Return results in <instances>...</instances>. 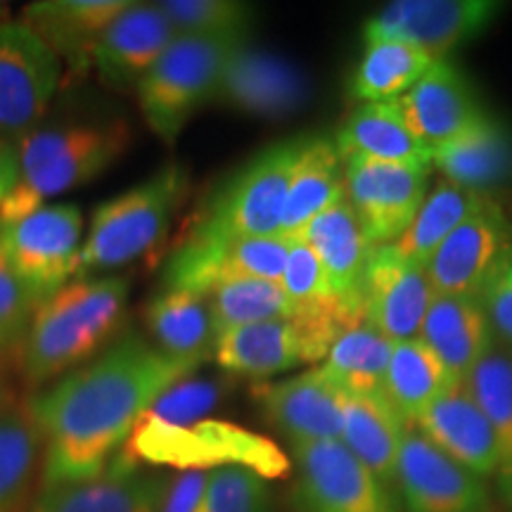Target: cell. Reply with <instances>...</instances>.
Here are the masks:
<instances>
[{
    "instance_id": "ee69618b",
    "label": "cell",
    "mask_w": 512,
    "mask_h": 512,
    "mask_svg": "<svg viewBox=\"0 0 512 512\" xmlns=\"http://www.w3.org/2000/svg\"><path fill=\"white\" fill-rule=\"evenodd\" d=\"M482 302L496 339L512 349V249L501 271L496 273V278L486 287Z\"/></svg>"
},
{
    "instance_id": "bcb514c9",
    "label": "cell",
    "mask_w": 512,
    "mask_h": 512,
    "mask_svg": "<svg viewBox=\"0 0 512 512\" xmlns=\"http://www.w3.org/2000/svg\"><path fill=\"white\" fill-rule=\"evenodd\" d=\"M17 181V145L0 136V207Z\"/></svg>"
},
{
    "instance_id": "7bdbcfd3",
    "label": "cell",
    "mask_w": 512,
    "mask_h": 512,
    "mask_svg": "<svg viewBox=\"0 0 512 512\" xmlns=\"http://www.w3.org/2000/svg\"><path fill=\"white\" fill-rule=\"evenodd\" d=\"M219 399V389L216 384L209 382H188V384H176L171 392H166L155 406L150 408V413H155L159 420L171 422V425H188L190 420L200 418L202 413H207Z\"/></svg>"
},
{
    "instance_id": "9a60e30c",
    "label": "cell",
    "mask_w": 512,
    "mask_h": 512,
    "mask_svg": "<svg viewBox=\"0 0 512 512\" xmlns=\"http://www.w3.org/2000/svg\"><path fill=\"white\" fill-rule=\"evenodd\" d=\"M396 491L408 512H489L486 479L448 458L415 427L403 434Z\"/></svg>"
},
{
    "instance_id": "8992f818",
    "label": "cell",
    "mask_w": 512,
    "mask_h": 512,
    "mask_svg": "<svg viewBox=\"0 0 512 512\" xmlns=\"http://www.w3.org/2000/svg\"><path fill=\"white\" fill-rule=\"evenodd\" d=\"M188 195V171L166 164L136 188L100 204L79 254V275L124 266L155 249Z\"/></svg>"
},
{
    "instance_id": "52a82bcc",
    "label": "cell",
    "mask_w": 512,
    "mask_h": 512,
    "mask_svg": "<svg viewBox=\"0 0 512 512\" xmlns=\"http://www.w3.org/2000/svg\"><path fill=\"white\" fill-rule=\"evenodd\" d=\"M304 138V136H302ZM302 138L259 152L200 211L185 238L242 240L280 235L285 197Z\"/></svg>"
},
{
    "instance_id": "e0dca14e",
    "label": "cell",
    "mask_w": 512,
    "mask_h": 512,
    "mask_svg": "<svg viewBox=\"0 0 512 512\" xmlns=\"http://www.w3.org/2000/svg\"><path fill=\"white\" fill-rule=\"evenodd\" d=\"M342 396V389L320 368L254 389L266 420L290 444L342 439Z\"/></svg>"
},
{
    "instance_id": "ffe728a7",
    "label": "cell",
    "mask_w": 512,
    "mask_h": 512,
    "mask_svg": "<svg viewBox=\"0 0 512 512\" xmlns=\"http://www.w3.org/2000/svg\"><path fill=\"white\" fill-rule=\"evenodd\" d=\"M306 100L309 81L294 64L247 43L228 62L214 98L256 117H285L304 107Z\"/></svg>"
},
{
    "instance_id": "f35d334b",
    "label": "cell",
    "mask_w": 512,
    "mask_h": 512,
    "mask_svg": "<svg viewBox=\"0 0 512 512\" xmlns=\"http://www.w3.org/2000/svg\"><path fill=\"white\" fill-rule=\"evenodd\" d=\"M195 512H271V494L264 477L247 467H214Z\"/></svg>"
},
{
    "instance_id": "c3c4849f",
    "label": "cell",
    "mask_w": 512,
    "mask_h": 512,
    "mask_svg": "<svg viewBox=\"0 0 512 512\" xmlns=\"http://www.w3.org/2000/svg\"><path fill=\"white\" fill-rule=\"evenodd\" d=\"M0 349H3V347H0Z\"/></svg>"
},
{
    "instance_id": "836d02e7",
    "label": "cell",
    "mask_w": 512,
    "mask_h": 512,
    "mask_svg": "<svg viewBox=\"0 0 512 512\" xmlns=\"http://www.w3.org/2000/svg\"><path fill=\"white\" fill-rule=\"evenodd\" d=\"M451 382L444 363L420 337L394 344L384 375V396L408 425L413 427Z\"/></svg>"
},
{
    "instance_id": "484cf974",
    "label": "cell",
    "mask_w": 512,
    "mask_h": 512,
    "mask_svg": "<svg viewBox=\"0 0 512 512\" xmlns=\"http://www.w3.org/2000/svg\"><path fill=\"white\" fill-rule=\"evenodd\" d=\"M332 140L342 162L366 159V162L432 166V150L420 143L396 102H363L339 126Z\"/></svg>"
},
{
    "instance_id": "2e32d148",
    "label": "cell",
    "mask_w": 512,
    "mask_h": 512,
    "mask_svg": "<svg viewBox=\"0 0 512 512\" xmlns=\"http://www.w3.org/2000/svg\"><path fill=\"white\" fill-rule=\"evenodd\" d=\"M358 294L368 323L394 344L420 337L434 299L427 268L403 259L392 245L373 249Z\"/></svg>"
},
{
    "instance_id": "6da1fadb",
    "label": "cell",
    "mask_w": 512,
    "mask_h": 512,
    "mask_svg": "<svg viewBox=\"0 0 512 512\" xmlns=\"http://www.w3.org/2000/svg\"><path fill=\"white\" fill-rule=\"evenodd\" d=\"M195 368L145 339L126 337L34 396L27 406L46 446V486L100 477L140 415Z\"/></svg>"
},
{
    "instance_id": "d6a6232c",
    "label": "cell",
    "mask_w": 512,
    "mask_h": 512,
    "mask_svg": "<svg viewBox=\"0 0 512 512\" xmlns=\"http://www.w3.org/2000/svg\"><path fill=\"white\" fill-rule=\"evenodd\" d=\"M486 200H491V197L460 188V185L444 178L427 192L413 223L399 240L392 242V247L403 259L427 268L434 252L444 245L448 235L460 223L470 219L477 209H482Z\"/></svg>"
},
{
    "instance_id": "5b68a950",
    "label": "cell",
    "mask_w": 512,
    "mask_h": 512,
    "mask_svg": "<svg viewBox=\"0 0 512 512\" xmlns=\"http://www.w3.org/2000/svg\"><path fill=\"white\" fill-rule=\"evenodd\" d=\"M128 465L138 460L171 467H226L238 465L259 477H285L290 460L271 441L238 425L202 420L195 425H171L155 413H143L131 437L117 453Z\"/></svg>"
},
{
    "instance_id": "d590c367",
    "label": "cell",
    "mask_w": 512,
    "mask_h": 512,
    "mask_svg": "<svg viewBox=\"0 0 512 512\" xmlns=\"http://www.w3.org/2000/svg\"><path fill=\"white\" fill-rule=\"evenodd\" d=\"M432 62L425 50L403 41H366V53L356 67L351 93L361 102H394L411 91Z\"/></svg>"
},
{
    "instance_id": "7c38bea8",
    "label": "cell",
    "mask_w": 512,
    "mask_h": 512,
    "mask_svg": "<svg viewBox=\"0 0 512 512\" xmlns=\"http://www.w3.org/2000/svg\"><path fill=\"white\" fill-rule=\"evenodd\" d=\"M512 249V226L501 204L486 200L448 235L427 264L434 294L482 299Z\"/></svg>"
},
{
    "instance_id": "f6af8a7d",
    "label": "cell",
    "mask_w": 512,
    "mask_h": 512,
    "mask_svg": "<svg viewBox=\"0 0 512 512\" xmlns=\"http://www.w3.org/2000/svg\"><path fill=\"white\" fill-rule=\"evenodd\" d=\"M209 472L190 470L166 486V494L159 512H195L207 484Z\"/></svg>"
},
{
    "instance_id": "3957f363",
    "label": "cell",
    "mask_w": 512,
    "mask_h": 512,
    "mask_svg": "<svg viewBox=\"0 0 512 512\" xmlns=\"http://www.w3.org/2000/svg\"><path fill=\"white\" fill-rule=\"evenodd\" d=\"M131 143L124 121L34 128L19 138L17 181L0 207V228L17 223L46 200L105 174Z\"/></svg>"
},
{
    "instance_id": "f546056e",
    "label": "cell",
    "mask_w": 512,
    "mask_h": 512,
    "mask_svg": "<svg viewBox=\"0 0 512 512\" xmlns=\"http://www.w3.org/2000/svg\"><path fill=\"white\" fill-rule=\"evenodd\" d=\"M214 361L230 375L264 380L302 366L306 356L294 323L283 318L245 325L216 337Z\"/></svg>"
},
{
    "instance_id": "1f68e13d",
    "label": "cell",
    "mask_w": 512,
    "mask_h": 512,
    "mask_svg": "<svg viewBox=\"0 0 512 512\" xmlns=\"http://www.w3.org/2000/svg\"><path fill=\"white\" fill-rule=\"evenodd\" d=\"M465 384L494 432L498 494L512 510V349L496 339Z\"/></svg>"
},
{
    "instance_id": "ab89813d",
    "label": "cell",
    "mask_w": 512,
    "mask_h": 512,
    "mask_svg": "<svg viewBox=\"0 0 512 512\" xmlns=\"http://www.w3.org/2000/svg\"><path fill=\"white\" fill-rule=\"evenodd\" d=\"M159 10L169 17L178 36L247 34L252 10L235 0H164Z\"/></svg>"
},
{
    "instance_id": "30bf717a",
    "label": "cell",
    "mask_w": 512,
    "mask_h": 512,
    "mask_svg": "<svg viewBox=\"0 0 512 512\" xmlns=\"http://www.w3.org/2000/svg\"><path fill=\"white\" fill-rule=\"evenodd\" d=\"M290 238L242 240H195L183 238L164 268V290H185L204 294L230 280H283Z\"/></svg>"
},
{
    "instance_id": "ba28073f",
    "label": "cell",
    "mask_w": 512,
    "mask_h": 512,
    "mask_svg": "<svg viewBox=\"0 0 512 512\" xmlns=\"http://www.w3.org/2000/svg\"><path fill=\"white\" fill-rule=\"evenodd\" d=\"M297 512H401L399 496L342 441L292 444Z\"/></svg>"
},
{
    "instance_id": "603a6c76",
    "label": "cell",
    "mask_w": 512,
    "mask_h": 512,
    "mask_svg": "<svg viewBox=\"0 0 512 512\" xmlns=\"http://www.w3.org/2000/svg\"><path fill=\"white\" fill-rule=\"evenodd\" d=\"M432 169L460 188L491 197L512 183V131L484 112L451 143L432 152Z\"/></svg>"
},
{
    "instance_id": "60d3db41",
    "label": "cell",
    "mask_w": 512,
    "mask_h": 512,
    "mask_svg": "<svg viewBox=\"0 0 512 512\" xmlns=\"http://www.w3.org/2000/svg\"><path fill=\"white\" fill-rule=\"evenodd\" d=\"M280 285L290 297L294 311L320 309V306H328L339 299L332 292L330 280L316 252L302 238L290 240V254H287Z\"/></svg>"
},
{
    "instance_id": "e575fe53",
    "label": "cell",
    "mask_w": 512,
    "mask_h": 512,
    "mask_svg": "<svg viewBox=\"0 0 512 512\" xmlns=\"http://www.w3.org/2000/svg\"><path fill=\"white\" fill-rule=\"evenodd\" d=\"M392 349L394 342H389L363 318L335 339L318 368L344 394H380L384 392V375Z\"/></svg>"
},
{
    "instance_id": "ac0fdd59",
    "label": "cell",
    "mask_w": 512,
    "mask_h": 512,
    "mask_svg": "<svg viewBox=\"0 0 512 512\" xmlns=\"http://www.w3.org/2000/svg\"><path fill=\"white\" fill-rule=\"evenodd\" d=\"M176 38V27L157 3H131L100 36L93 69L107 86L136 88Z\"/></svg>"
},
{
    "instance_id": "f1b7e54d",
    "label": "cell",
    "mask_w": 512,
    "mask_h": 512,
    "mask_svg": "<svg viewBox=\"0 0 512 512\" xmlns=\"http://www.w3.org/2000/svg\"><path fill=\"white\" fill-rule=\"evenodd\" d=\"M344 197V162L330 136H304L287 188L280 235L299 238L320 211Z\"/></svg>"
},
{
    "instance_id": "83f0119b",
    "label": "cell",
    "mask_w": 512,
    "mask_h": 512,
    "mask_svg": "<svg viewBox=\"0 0 512 512\" xmlns=\"http://www.w3.org/2000/svg\"><path fill=\"white\" fill-rule=\"evenodd\" d=\"M408 422L380 394L342 396V444L368 467L373 475L396 491V460Z\"/></svg>"
},
{
    "instance_id": "5bb4252c",
    "label": "cell",
    "mask_w": 512,
    "mask_h": 512,
    "mask_svg": "<svg viewBox=\"0 0 512 512\" xmlns=\"http://www.w3.org/2000/svg\"><path fill=\"white\" fill-rule=\"evenodd\" d=\"M60 57L24 22H0V133L27 136L60 83Z\"/></svg>"
},
{
    "instance_id": "7402d4cb",
    "label": "cell",
    "mask_w": 512,
    "mask_h": 512,
    "mask_svg": "<svg viewBox=\"0 0 512 512\" xmlns=\"http://www.w3.org/2000/svg\"><path fill=\"white\" fill-rule=\"evenodd\" d=\"M128 5L126 0H46L27 5L24 24L64 57L72 72H86L100 36Z\"/></svg>"
},
{
    "instance_id": "d4e9b609",
    "label": "cell",
    "mask_w": 512,
    "mask_h": 512,
    "mask_svg": "<svg viewBox=\"0 0 512 512\" xmlns=\"http://www.w3.org/2000/svg\"><path fill=\"white\" fill-rule=\"evenodd\" d=\"M169 482L112 460L100 477L46 486L34 512H159Z\"/></svg>"
},
{
    "instance_id": "d6986e66",
    "label": "cell",
    "mask_w": 512,
    "mask_h": 512,
    "mask_svg": "<svg viewBox=\"0 0 512 512\" xmlns=\"http://www.w3.org/2000/svg\"><path fill=\"white\" fill-rule=\"evenodd\" d=\"M394 102L420 143L432 152L484 114L465 74L448 60H434L411 91Z\"/></svg>"
},
{
    "instance_id": "9c48e42d",
    "label": "cell",
    "mask_w": 512,
    "mask_h": 512,
    "mask_svg": "<svg viewBox=\"0 0 512 512\" xmlns=\"http://www.w3.org/2000/svg\"><path fill=\"white\" fill-rule=\"evenodd\" d=\"M81 230V209L74 204H46L0 228L5 259L38 302L79 275Z\"/></svg>"
},
{
    "instance_id": "b9f144b4",
    "label": "cell",
    "mask_w": 512,
    "mask_h": 512,
    "mask_svg": "<svg viewBox=\"0 0 512 512\" xmlns=\"http://www.w3.org/2000/svg\"><path fill=\"white\" fill-rule=\"evenodd\" d=\"M38 304L41 302L17 278V273L5 259L3 249H0V347H15L27 339Z\"/></svg>"
},
{
    "instance_id": "7dc6e473",
    "label": "cell",
    "mask_w": 512,
    "mask_h": 512,
    "mask_svg": "<svg viewBox=\"0 0 512 512\" xmlns=\"http://www.w3.org/2000/svg\"><path fill=\"white\" fill-rule=\"evenodd\" d=\"M5 15H8V10H5V5H0V22H5Z\"/></svg>"
},
{
    "instance_id": "277c9868",
    "label": "cell",
    "mask_w": 512,
    "mask_h": 512,
    "mask_svg": "<svg viewBox=\"0 0 512 512\" xmlns=\"http://www.w3.org/2000/svg\"><path fill=\"white\" fill-rule=\"evenodd\" d=\"M247 34L178 36L136 86L140 114L157 138L174 145L188 121L214 102L221 76Z\"/></svg>"
},
{
    "instance_id": "8fae6325",
    "label": "cell",
    "mask_w": 512,
    "mask_h": 512,
    "mask_svg": "<svg viewBox=\"0 0 512 512\" xmlns=\"http://www.w3.org/2000/svg\"><path fill=\"white\" fill-rule=\"evenodd\" d=\"M432 166L344 162V197L375 247L392 245L411 226L430 192Z\"/></svg>"
},
{
    "instance_id": "8d00e7d4",
    "label": "cell",
    "mask_w": 512,
    "mask_h": 512,
    "mask_svg": "<svg viewBox=\"0 0 512 512\" xmlns=\"http://www.w3.org/2000/svg\"><path fill=\"white\" fill-rule=\"evenodd\" d=\"M43 434L29 406L0 408V512H17L34 486Z\"/></svg>"
},
{
    "instance_id": "7a4b0ae2",
    "label": "cell",
    "mask_w": 512,
    "mask_h": 512,
    "mask_svg": "<svg viewBox=\"0 0 512 512\" xmlns=\"http://www.w3.org/2000/svg\"><path fill=\"white\" fill-rule=\"evenodd\" d=\"M126 278H79L38 304L24 339V375L31 387L60 377L98 354L119 330Z\"/></svg>"
},
{
    "instance_id": "4316f807",
    "label": "cell",
    "mask_w": 512,
    "mask_h": 512,
    "mask_svg": "<svg viewBox=\"0 0 512 512\" xmlns=\"http://www.w3.org/2000/svg\"><path fill=\"white\" fill-rule=\"evenodd\" d=\"M299 238L316 252L332 292L347 302H361L358 290L375 245L358 223L347 197L320 211Z\"/></svg>"
},
{
    "instance_id": "4dcf8cb0",
    "label": "cell",
    "mask_w": 512,
    "mask_h": 512,
    "mask_svg": "<svg viewBox=\"0 0 512 512\" xmlns=\"http://www.w3.org/2000/svg\"><path fill=\"white\" fill-rule=\"evenodd\" d=\"M145 323L164 354L202 366L214 356L216 330L204 294L185 290L159 292L145 309Z\"/></svg>"
},
{
    "instance_id": "74e56055",
    "label": "cell",
    "mask_w": 512,
    "mask_h": 512,
    "mask_svg": "<svg viewBox=\"0 0 512 512\" xmlns=\"http://www.w3.org/2000/svg\"><path fill=\"white\" fill-rule=\"evenodd\" d=\"M216 337L245 325L292 318L294 306L283 285L271 280H230L207 294Z\"/></svg>"
},
{
    "instance_id": "4fadbf2b",
    "label": "cell",
    "mask_w": 512,
    "mask_h": 512,
    "mask_svg": "<svg viewBox=\"0 0 512 512\" xmlns=\"http://www.w3.org/2000/svg\"><path fill=\"white\" fill-rule=\"evenodd\" d=\"M501 10L489 0H396L370 19L363 29L366 41H403L425 50L432 60H446L494 22Z\"/></svg>"
},
{
    "instance_id": "44dd1931",
    "label": "cell",
    "mask_w": 512,
    "mask_h": 512,
    "mask_svg": "<svg viewBox=\"0 0 512 512\" xmlns=\"http://www.w3.org/2000/svg\"><path fill=\"white\" fill-rule=\"evenodd\" d=\"M413 427L477 477L496 479L494 432L465 382L448 384L446 392L420 415Z\"/></svg>"
},
{
    "instance_id": "cb8c5ba5",
    "label": "cell",
    "mask_w": 512,
    "mask_h": 512,
    "mask_svg": "<svg viewBox=\"0 0 512 512\" xmlns=\"http://www.w3.org/2000/svg\"><path fill=\"white\" fill-rule=\"evenodd\" d=\"M420 339L444 363L453 382H465L496 342V335L482 299L434 294Z\"/></svg>"
}]
</instances>
